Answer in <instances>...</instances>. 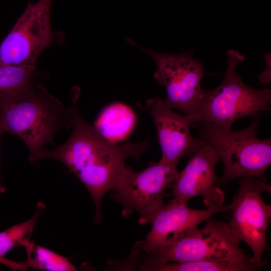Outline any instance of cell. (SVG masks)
<instances>
[{
    "label": "cell",
    "mask_w": 271,
    "mask_h": 271,
    "mask_svg": "<svg viewBox=\"0 0 271 271\" xmlns=\"http://www.w3.org/2000/svg\"><path fill=\"white\" fill-rule=\"evenodd\" d=\"M78 94L72 98V133L63 145L43 149L33 163L45 159L63 163L74 173L89 192L95 206V221L102 218L101 204L105 194L113 190L117 179L129 157L139 159L149 146L148 142L118 145L109 142L81 117L77 105Z\"/></svg>",
    "instance_id": "1"
},
{
    "label": "cell",
    "mask_w": 271,
    "mask_h": 271,
    "mask_svg": "<svg viewBox=\"0 0 271 271\" xmlns=\"http://www.w3.org/2000/svg\"><path fill=\"white\" fill-rule=\"evenodd\" d=\"M5 132L20 137L29 152V160L48 143L57 131L72 126V113L43 85H34L0 111Z\"/></svg>",
    "instance_id": "2"
},
{
    "label": "cell",
    "mask_w": 271,
    "mask_h": 271,
    "mask_svg": "<svg viewBox=\"0 0 271 271\" xmlns=\"http://www.w3.org/2000/svg\"><path fill=\"white\" fill-rule=\"evenodd\" d=\"M259 116L247 127L233 130L204 121L194 123L200 138L215 150L224 165L218 180L228 184L243 177L262 178L271 164V140L257 138Z\"/></svg>",
    "instance_id": "3"
},
{
    "label": "cell",
    "mask_w": 271,
    "mask_h": 271,
    "mask_svg": "<svg viewBox=\"0 0 271 271\" xmlns=\"http://www.w3.org/2000/svg\"><path fill=\"white\" fill-rule=\"evenodd\" d=\"M206 221L204 227L194 228L171 244L150 252H144L141 269L152 270L155 265L166 262L200 260L254 265L259 267L239 247V242L231 233L227 223Z\"/></svg>",
    "instance_id": "4"
},
{
    "label": "cell",
    "mask_w": 271,
    "mask_h": 271,
    "mask_svg": "<svg viewBox=\"0 0 271 271\" xmlns=\"http://www.w3.org/2000/svg\"><path fill=\"white\" fill-rule=\"evenodd\" d=\"M227 56L223 80L215 88L204 90L196 114L199 121L231 128L233 122L240 118L269 110L271 91L269 88L255 89L243 83L236 68L244 61V55L229 49Z\"/></svg>",
    "instance_id": "5"
},
{
    "label": "cell",
    "mask_w": 271,
    "mask_h": 271,
    "mask_svg": "<svg viewBox=\"0 0 271 271\" xmlns=\"http://www.w3.org/2000/svg\"><path fill=\"white\" fill-rule=\"evenodd\" d=\"M177 164L160 160L152 162L144 170L136 172L125 166L119 175L112 198L122 206L124 217L136 211L139 222H151L164 206L165 190L171 188L179 172Z\"/></svg>",
    "instance_id": "6"
},
{
    "label": "cell",
    "mask_w": 271,
    "mask_h": 271,
    "mask_svg": "<svg viewBox=\"0 0 271 271\" xmlns=\"http://www.w3.org/2000/svg\"><path fill=\"white\" fill-rule=\"evenodd\" d=\"M237 180L239 187L230 204L232 214L227 224L235 238L250 247L252 260L261 268L266 263L262 256L268 249L266 232L271 218V206L264 202L262 193L270 194L271 186L261 178L243 177Z\"/></svg>",
    "instance_id": "7"
},
{
    "label": "cell",
    "mask_w": 271,
    "mask_h": 271,
    "mask_svg": "<svg viewBox=\"0 0 271 271\" xmlns=\"http://www.w3.org/2000/svg\"><path fill=\"white\" fill-rule=\"evenodd\" d=\"M127 40L148 53L155 61L157 69L154 77L166 89L164 100L167 105L185 114L196 113L204 92L201 87L204 76L203 63L189 52L163 54L142 48L131 39Z\"/></svg>",
    "instance_id": "8"
},
{
    "label": "cell",
    "mask_w": 271,
    "mask_h": 271,
    "mask_svg": "<svg viewBox=\"0 0 271 271\" xmlns=\"http://www.w3.org/2000/svg\"><path fill=\"white\" fill-rule=\"evenodd\" d=\"M52 2L38 0L28 3L0 44V64L36 65L39 56L53 41Z\"/></svg>",
    "instance_id": "9"
},
{
    "label": "cell",
    "mask_w": 271,
    "mask_h": 271,
    "mask_svg": "<svg viewBox=\"0 0 271 271\" xmlns=\"http://www.w3.org/2000/svg\"><path fill=\"white\" fill-rule=\"evenodd\" d=\"M190 155L186 166L179 172L172 185V199L187 205L192 198L201 196L207 207H222L225 201L224 192L215 185L218 181L215 166L220 159L217 153L205 141Z\"/></svg>",
    "instance_id": "10"
},
{
    "label": "cell",
    "mask_w": 271,
    "mask_h": 271,
    "mask_svg": "<svg viewBox=\"0 0 271 271\" xmlns=\"http://www.w3.org/2000/svg\"><path fill=\"white\" fill-rule=\"evenodd\" d=\"M145 107L156 127L162 152L161 160L178 164L182 157L191 155L205 143L190 133L191 126L199 121L196 113H177L159 96L148 99Z\"/></svg>",
    "instance_id": "11"
},
{
    "label": "cell",
    "mask_w": 271,
    "mask_h": 271,
    "mask_svg": "<svg viewBox=\"0 0 271 271\" xmlns=\"http://www.w3.org/2000/svg\"><path fill=\"white\" fill-rule=\"evenodd\" d=\"M230 204L221 207L192 209L170 200L157 212L150 223L152 227L144 241L136 245L150 252L179 239L213 215L230 210Z\"/></svg>",
    "instance_id": "12"
},
{
    "label": "cell",
    "mask_w": 271,
    "mask_h": 271,
    "mask_svg": "<svg viewBox=\"0 0 271 271\" xmlns=\"http://www.w3.org/2000/svg\"><path fill=\"white\" fill-rule=\"evenodd\" d=\"M136 120L134 112L128 105L114 102L101 111L94 127L105 139L114 143L124 139L130 133Z\"/></svg>",
    "instance_id": "13"
},
{
    "label": "cell",
    "mask_w": 271,
    "mask_h": 271,
    "mask_svg": "<svg viewBox=\"0 0 271 271\" xmlns=\"http://www.w3.org/2000/svg\"><path fill=\"white\" fill-rule=\"evenodd\" d=\"M37 77L36 65L0 64V111L35 85Z\"/></svg>",
    "instance_id": "14"
},
{
    "label": "cell",
    "mask_w": 271,
    "mask_h": 271,
    "mask_svg": "<svg viewBox=\"0 0 271 271\" xmlns=\"http://www.w3.org/2000/svg\"><path fill=\"white\" fill-rule=\"evenodd\" d=\"M23 246L27 252L26 262L35 269L51 271L77 270L75 266L65 257L47 248L35 244L30 240Z\"/></svg>",
    "instance_id": "15"
},
{
    "label": "cell",
    "mask_w": 271,
    "mask_h": 271,
    "mask_svg": "<svg viewBox=\"0 0 271 271\" xmlns=\"http://www.w3.org/2000/svg\"><path fill=\"white\" fill-rule=\"evenodd\" d=\"M260 268L254 265L200 260L166 262L155 265L152 271H253Z\"/></svg>",
    "instance_id": "16"
},
{
    "label": "cell",
    "mask_w": 271,
    "mask_h": 271,
    "mask_svg": "<svg viewBox=\"0 0 271 271\" xmlns=\"http://www.w3.org/2000/svg\"><path fill=\"white\" fill-rule=\"evenodd\" d=\"M37 207L35 214L30 219L0 232V257H5L10 250L22 245L25 241L30 239L36 222L44 209V205L39 203Z\"/></svg>",
    "instance_id": "17"
},
{
    "label": "cell",
    "mask_w": 271,
    "mask_h": 271,
    "mask_svg": "<svg viewBox=\"0 0 271 271\" xmlns=\"http://www.w3.org/2000/svg\"><path fill=\"white\" fill-rule=\"evenodd\" d=\"M0 263L13 270H25L28 268L25 261L18 262L7 259L5 257H0Z\"/></svg>",
    "instance_id": "18"
},
{
    "label": "cell",
    "mask_w": 271,
    "mask_h": 271,
    "mask_svg": "<svg viewBox=\"0 0 271 271\" xmlns=\"http://www.w3.org/2000/svg\"><path fill=\"white\" fill-rule=\"evenodd\" d=\"M259 83L268 84L270 82V63H268L265 70L261 73L258 77Z\"/></svg>",
    "instance_id": "19"
},
{
    "label": "cell",
    "mask_w": 271,
    "mask_h": 271,
    "mask_svg": "<svg viewBox=\"0 0 271 271\" xmlns=\"http://www.w3.org/2000/svg\"><path fill=\"white\" fill-rule=\"evenodd\" d=\"M5 132L4 128H3V127L2 125V123H1V122L0 121V146H1V138H2V137L3 136V134ZM0 178H1V176H0Z\"/></svg>",
    "instance_id": "20"
}]
</instances>
